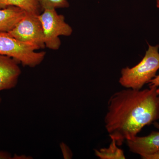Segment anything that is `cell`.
I'll use <instances>...</instances> for the list:
<instances>
[{
    "label": "cell",
    "instance_id": "2",
    "mask_svg": "<svg viewBox=\"0 0 159 159\" xmlns=\"http://www.w3.org/2000/svg\"><path fill=\"white\" fill-rule=\"evenodd\" d=\"M148 45L144 57L138 64L121 70L119 83L125 88L142 89L156 76L159 70V45Z\"/></svg>",
    "mask_w": 159,
    "mask_h": 159
},
{
    "label": "cell",
    "instance_id": "4",
    "mask_svg": "<svg viewBox=\"0 0 159 159\" xmlns=\"http://www.w3.org/2000/svg\"><path fill=\"white\" fill-rule=\"evenodd\" d=\"M38 18L42 25L45 47L54 51L58 50L61 45L59 36H70L72 27L66 22L65 16L58 14L54 8L45 9Z\"/></svg>",
    "mask_w": 159,
    "mask_h": 159
},
{
    "label": "cell",
    "instance_id": "15",
    "mask_svg": "<svg viewBox=\"0 0 159 159\" xmlns=\"http://www.w3.org/2000/svg\"><path fill=\"white\" fill-rule=\"evenodd\" d=\"M155 127H156V128L159 129V123L158 122H154L153 123Z\"/></svg>",
    "mask_w": 159,
    "mask_h": 159
},
{
    "label": "cell",
    "instance_id": "6",
    "mask_svg": "<svg viewBox=\"0 0 159 159\" xmlns=\"http://www.w3.org/2000/svg\"><path fill=\"white\" fill-rule=\"evenodd\" d=\"M16 60L0 55V92L14 88L17 85L21 70Z\"/></svg>",
    "mask_w": 159,
    "mask_h": 159
},
{
    "label": "cell",
    "instance_id": "5",
    "mask_svg": "<svg viewBox=\"0 0 159 159\" xmlns=\"http://www.w3.org/2000/svg\"><path fill=\"white\" fill-rule=\"evenodd\" d=\"M7 33L20 41L34 46L37 50L45 47L42 25L36 15L26 12L15 27Z\"/></svg>",
    "mask_w": 159,
    "mask_h": 159
},
{
    "label": "cell",
    "instance_id": "11",
    "mask_svg": "<svg viewBox=\"0 0 159 159\" xmlns=\"http://www.w3.org/2000/svg\"><path fill=\"white\" fill-rule=\"evenodd\" d=\"M43 10L49 8H67L70 6L68 0H37Z\"/></svg>",
    "mask_w": 159,
    "mask_h": 159
},
{
    "label": "cell",
    "instance_id": "17",
    "mask_svg": "<svg viewBox=\"0 0 159 159\" xmlns=\"http://www.w3.org/2000/svg\"><path fill=\"white\" fill-rule=\"evenodd\" d=\"M156 91L157 93V94L159 95V89L157 88Z\"/></svg>",
    "mask_w": 159,
    "mask_h": 159
},
{
    "label": "cell",
    "instance_id": "12",
    "mask_svg": "<svg viewBox=\"0 0 159 159\" xmlns=\"http://www.w3.org/2000/svg\"><path fill=\"white\" fill-rule=\"evenodd\" d=\"M149 84V88H157L159 86V75H156L154 78L150 80Z\"/></svg>",
    "mask_w": 159,
    "mask_h": 159
},
{
    "label": "cell",
    "instance_id": "7",
    "mask_svg": "<svg viewBox=\"0 0 159 159\" xmlns=\"http://www.w3.org/2000/svg\"><path fill=\"white\" fill-rule=\"evenodd\" d=\"M126 143L131 152L140 157L152 154L159 151V131H152L148 135L137 136Z\"/></svg>",
    "mask_w": 159,
    "mask_h": 159
},
{
    "label": "cell",
    "instance_id": "10",
    "mask_svg": "<svg viewBox=\"0 0 159 159\" xmlns=\"http://www.w3.org/2000/svg\"><path fill=\"white\" fill-rule=\"evenodd\" d=\"M111 142L107 148L95 149L96 156L100 159H125L124 151L119 148L114 139H111Z\"/></svg>",
    "mask_w": 159,
    "mask_h": 159
},
{
    "label": "cell",
    "instance_id": "9",
    "mask_svg": "<svg viewBox=\"0 0 159 159\" xmlns=\"http://www.w3.org/2000/svg\"><path fill=\"white\" fill-rule=\"evenodd\" d=\"M10 6L18 7L26 12L38 16L43 11L37 0H0V9Z\"/></svg>",
    "mask_w": 159,
    "mask_h": 159
},
{
    "label": "cell",
    "instance_id": "13",
    "mask_svg": "<svg viewBox=\"0 0 159 159\" xmlns=\"http://www.w3.org/2000/svg\"><path fill=\"white\" fill-rule=\"evenodd\" d=\"M12 155L9 152L0 150V159H12Z\"/></svg>",
    "mask_w": 159,
    "mask_h": 159
},
{
    "label": "cell",
    "instance_id": "1",
    "mask_svg": "<svg viewBox=\"0 0 159 159\" xmlns=\"http://www.w3.org/2000/svg\"><path fill=\"white\" fill-rule=\"evenodd\" d=\"M157 89H126L111 96L104 123L110 138L118 146L137 136L146 125L159 120V95Z\"/></svg>",
    "mask_w": 159,
    "mask_h": 159
},
{
    "label": "cell",
    "instance_id": "3",
    "mask_svg": "<svg viewBox=\"0 0 159 159\" xmlns=\"http://www.w3.org/2000/svg\"><path fill=\"white\" fill-rule=\"evenodd\" d=\"M36 50L34 46L20 41L7 32L0 33V55L11 57L24 66L34 68L43 62L45 52Z\"/></svg>",
    "mask_w": 159,
    "mask_h": 159
},
{
    "label": "cell",
    "instance_id": "16",
    "mask_svg": "<svg viewBox=\"0 0 159 159\" xmlns=\"http://www.w3.org/2000/svg\"><path fill=\"white\" fill-rule=\"evenodd\" d=\"M156 7L159 9V0H156Z\"/></svg>",
    "mask_w": 159,
    "mask_h": 159
},
{
    "label": "cell",
    "instance_id": "8",
    "mask_svg": "<svg viewBox=\"0 0 159 159\" xmlns=\"http://www.w3.org/2000/svg\"><path fill=\"white\" fill-rule=\"evenodd\" d=\"M25 13L23 9L16 6L0 9V33L11 31Z\"/></svg>",
    "mask_w": 159,
    "mask_h": 159
},
{
    "label": "cell",
    "instance_id": "18",
    "mask_svg": "<svg viewBox=\"0 0 159 159\" xmlns=\"http://www.w3.org/2000/svg\"><path fill=\"white\" fill-rule=\"evenodd\" d=\"M1 102H2V98H1V97H0V105H1Z\"/></svg>",
    "mask_w": 159,
    "mask_h": 159
},
{
    "label": "cell",
    "instance_id": "14",
    "mask_svg": "<svg viewBox=\"0 0 159 159\" xmlns=\"http://www.w3.org/2000/svg\"><path fill=\"white\" fill-rule=\"evenodd\" d=\"M141 157L143 159H159V151L152 154L143 156Z\"/></svg>",
    "mask_w": 159,
    "mask_h": 159
}]
</instances>
